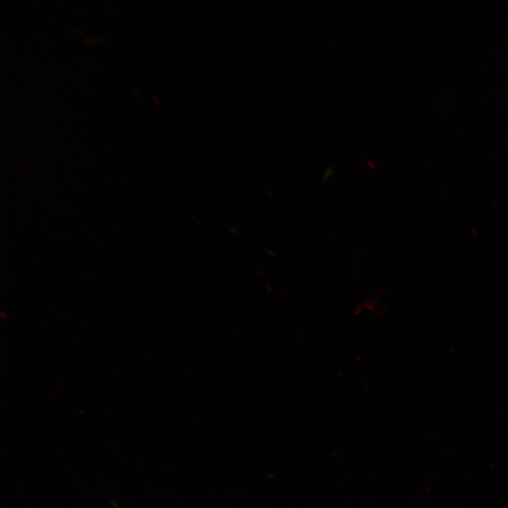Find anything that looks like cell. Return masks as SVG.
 Instances as JSON below:
<instances>
[{
	"mask_svg": "<svg viewBox=\"0 0 508 508\" xmlns=\"http://www.w3.org/2000/svg\"><path fill=\"white\" fill-rule=\"evenodd\" d=\"M112 504H114V506L115 507V508H119L118 506L115 504V502H113Z\"/></svg>",
	"mask_w": 508,
	"mask_h": 508,
	"instance_id": "6da1fadb",
	"label": "cell"
}]
</instances>
